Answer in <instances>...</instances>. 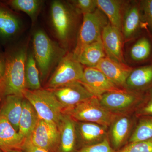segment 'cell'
Instances as JSON below:
<instances>
[{"label":"cell","instance_id":"1","mask_svg":"<svg viewBox=\"0 0 152 152\" xmlns=\"http://www.w3.org/2000/svg\"><path fill=\"white\" fill-rule=\"evenodd\" d=\"M27 50L26 46L19 47L7 57L4 74L0 81V92L4 96L23 97Z\"/></svg>","mask_w":152,"mask_h":152},{"label":"cell","instance_id":"2","mask_svg":"<svg viewBox=\"0 0 152 152\" xmlns=\"http://www.w3.org/2000/svg\"><path fill=\"white\" fill-rule=\"evenodd\" d=\"M32 44L33 55L42 77L45 78L66 55L65 51L42 29L34 33Z\"/></svg>","mask_w":152,"mask_h":152},{"label":"cell","instance_id":"3","mask_svg":"<svg viewBox=\"0 0 152 152\" xmlns=\"http://www.w3.org/2000/svg\"><path fill=\"white\" fill-rule=\"evenodd\" d=\"M63 113L74 121L95 123L107 127L111 125L117 116L102 105L98 98L95 96L64 110Z\"/></svg>","mask_w":152,"mask_h":152},{"label":"cell","instance_id":"4","mask_svg":"<svg viewBox=\"0 0 152 152\" xmlns=\"http://www.w3.org/2000/svg\"><path fill=\"white\" fill-rule=\"evenodd\" d=\"M23 95L35 109L39 118L58 125L64 109L50 90L42 88L35 91L25 89Z\"/></svg>","mask_w":152,"mask_h":152},{"label":"cell","instance_id":"5","mask_svg":"<svg viewBox=\"0 0 152 152\" xmlns=\"http://www.w3.org/2000/svg\"><path fill=\"white\" fill-rule=\"evenodd\" d=\"M109 23L105 15L98 8L92 13L83 15L73 53L76 59L86 47L101 39L103 30Z\"/></svg>","mask_w":152,"mask_h":152},{"label":"cell","instance_id":"6","mask_svg":"<svg viewBox=\"0 0 152 152\" xmlns=\"http://www.w3.org/2000/svg\"><path fill=\"white\" fill-rule=\"evenodd\" d=\"M84 69L73 53L65 55L61 60L54 72L49 80L47 87L53 89L75 82L83 79Z\"/></svg>","mask_w":152,"mask_h":152},{"label":"cell","instance_id":"7","mask_svg":"<svg viewBox=\"0 0 152 152\" xmlns=\"http://www.w3.org/2000/svg\"><path fill=\"white\" fill-rule=\"evenodd\" d=\"M35 146L48 152H56L60 145L58 125L39 118L28 139Z\"/></svg>","mask_w":152,"mask_h":152},{"label":"cell","instance_id":"8","mask_svg":"<svg viewBox=\"0 0 152 152\" xmlns=\"http://www.w3.org/2000/svg\"><path fill=\"white\" fill-rule=\"evenodd\" d=\"M50 18L57 38L61 42L66 43L73 28V16L70 9L64 2L53 1L51 4Z\"/></svg>","mask_w":152,"mask_h":152},{"label":"cell","instance_id":"9","mask_svg":"<svg viewBox=\"0 0 152 152\" xmlns=\"http://www.w3.org/2000/svg\"><path fill=\"white\" fill-rule=\"evenodd\" d=\"M98 99L102 105L116 114L129 110L138 104L142 97L138 93L121 89L106 93Z\"/></svg>","mask_w":152,"mask_h":152},{"label":"cell","instance_id":"10","mask_svg":"<svg viewBox=\"0 0 152 152\" xmlns=\"http://www.w3.org/2000/svg\"><path fill=\"white\" fill-rule=\"evenodd\" d=\"M49 90L54 94L62 106L64 110L94 96L80 82Z\"/></svg>","mask_w":152,"mask_h":152},{"label":"cell","instance_id":"11","mask_svg":"<svg viewBox=\"0 0 152 152\" xmlns=\"http://www.w3.org/2000/svg\"><path fill=\"white\" fill-rule=\"evenodd\" d=\"M80 83L94 96L98 98L106 93L122 89L95 68H85Z\"/></svg>","mask_w":152,"mask_h":152},{"label":"cell","instance_id":"12","mask_svg":"<svg viewBox=\"0 0 152 152\" xmlns=\"http://www.w3.org/2000/svg\"><path fill=\"white\" fill-rule=\"evenodd\" d=\"M123 37L121 31L109 22L103 30L101 39L106 56L115 61L125 64Z\"/></svg>","mask_w":152,"mask_h":152},{"label":"cell","instance_id":"13","mask_svg":"<svg viewBox=\"0 0 152 152\" xmlns=\"http://www.w3.org/2000/svg\"><path fill=\"white\" fill-rule=\"evenodd\" d=\"M95 68L119 88L126 86L127 79L133 70L126 64L115 61L107 56L102 59Z\"/></svg>","mask_w":152,"mask_h":152},{"label":"cell","instance_id":"14","mask_svg":"<svg viewBox=\"0 0 152 152\" xmlns=\"http://www.w3.org/2000/svg\"><path fill=\"white\" fill-rule=\"evenodd\" d=\"M25 140L5 118L0 116V150L4 152L22 150Z\"/></svg>","mask_w":152,"mask_h":152},{"label":"cell","instance_id":"15","mask_svg":"<svg viewBox=\"0 0 152 152\" xmlns=\"http://www.w3.org/2000/svg\"><path fill=\"white\" fill-rule=\"evenodd\" d=\"M59 132L60 152H72L75 146L76 126L75 121L63 113L58 124Z\"/></svg>","mask_w":152,"mask_h":152},{"label":"cell","instance_id":"16","mask_svg":"<svg viewBox=\"0 0 152 152\" xmlns=\"http://www.w3.org/2000/svg\"><path fill=\"white\" fill-rule=\"evenodd\" d=\"M24 98L16 95L6 96L0 108V116L5 118L18 132Z\"/></svg>","mask_w":152,"mask_h":152},{"label":"cell","instance_id":"17","mask_svg":"<svg viewBox=\"0 0 152 152\" xmlns=\"http://www.w3.org/2000/svg\"><path fill=\"white\" fill-rule=\"evenodd\" d=\"M39 119L35 109L28 101L24 98L18 131L19 134L22 138L25 140L29 138Z\"/></svg>","mask_w":152,"mask_h":152},{"label":"cell","instance_id":"18","mask_svg":"<svg viewBox=\"0 0 152 152\" xmlns=\"http://www.w3.org/2000/svg\"><path fill=\"white\" fill-rule=\"evenodd\" d=\"M132 121L126 115L117 116L111 124V140L115 148H119L126 140L130 132Z\"/></svg>","mask_w":152,"mask_h":152},{"label":"cell","instance_id":"19","mask_svg":"<svg viewBox=\"0 0 152 152\" xmlns=\"http://www.w3.org/2000/svg\"><path fill=\"white\" fill-rule=\"evenodd\" d=\"M141 9L140 6L134 5L127 10L123 19L122 32L125 39L129 40L137 34L140 26Z\"/></svg>","mask_w":152,"mask_h":152},{"label":"cell","instance_id":"20","mask_svg":"<svg viewBox=\"0 0 152 152\" xmlns=\"http://www.w3.org/2000/svg\"><path fill=\"white\" fill-rule=\"evenodd\" d=\"M102 39L86 47L77 60L82 65L95 68L102 59L106 57Z\"/></svg>","mask_w":152,"mask_h":152},{"label":"cell","instance_id":"21","mask_svg":"<svg viewBox=\"0 0 152 152\" xmlns=\"http://www.w3.org/2000/svg\"><path fill=\"white\" fill-rule=\"evenodd\" d=\"M78 124L79 134L87 145L97 143L106 138L107 127L93 123L81 122Z\"/></svg>","mask_w":152,"mask_h":152},{"label":"cell","instance_id":"22","mask_svg":"<svg viewBox=\"0 0 152 152\" xmlns=\"http://www.w3.org/2000/svg\"><path fill=\"white\" fill-rule=\"evenodd\" d=\"M152 85V66L133 70L128 77L126 86L131 89L143 90Z\"/></svg>","mask_w":152,"mask_h":152},{"label":"cell","instance_id":"23","mask_svg":"<svg viewBox=\"0 0 152 152\" xmlns=\"http://www.w3.org/2000/svg\"><path fill=\"white\" fill-rule=\"evenodd\" d=\"M98 8L105 15L110 23L122 31V2L117 0H97Z\"/></svg>","mask_w":152,"mask_h":152},{"label":"cell","instance_id":"24","mask_svg":"<svg viewBox=\"0 0 152 152\" xmlns=\"http://www.w3.org/2000/svg\"><path fill=\"white\" fill-rule=\"evenodd\" d=\"M21 28L20 20L5 9L0 7V36L10 38L17 34Z\"/></svg>","mask_w":152,"mask_h":152},{"label":"cell","instance_id":"25","mask_svg":"<svg viewBox=\"0 0 152 152\" xmlns=\"http://www.w3.org/2000/svg\"><path fill=\"white\" fill-rule=\"evenodd\" d=\"M25 82L26 89L35 91L41 88L39 71L32 53H29L27 57L25 69Z\"/></svg>","mask_w":152,"mask_h":152},{"label":"cell","instance_id":"26","mask_svg":"<svg viewBox=\"0 0 152 152\" xmlns=\"http://www.w3.org/2000/svg\"><path fill=\"white\" fill-rule=\"evenodd\" d=\"M42 1L39 0H12L10 1L14 9L24 12L28 15L34 23L40 11Z\"/></svg>","mask_w":152,"mask_h":152},{"label":"cell","instance_id":"27","mask_svg":"<svg viewBox=\"0 0 152 152\" xmlns=\"http://www.w3.org/2000/svg\"><path fill=\"white\" fill-rule=\"evenodd\" d=\"M142 117L131 135L129 143L143 141L152 138V116Z\"/></svg>","mask_w":152,"mask_h":152},{"label":"cell","instance_id":"28","mask_svg":"<svg viewBox=\"0 0 152 152\" xmlns=\"http://www.w3.org/2000/svg\"><path fill=\"white\" fill-rule=\"evenodd\" d=\"M151 52V45L149 41L145 37L137 41L131 50V58L137 61L146 59Z\"/></svg>","mask_w":152,"mask_h":152},{"label":"cell","instance_id":"29","mask_svg":"<svg viewBox=\"0 0 152 152\" xmlns=\"http://www.w3.org/2000/svg\"><path fill=\"white\" fill-rule=\"evenodd\" d=\"M72 3L77 14L91 13L98 8L97 0H76L72 1Z\"/></svg>","mask_w":152,"mask_h":152},{"label":"cell","instance_id":"30","mask_svg":"<svg viewBox=\"0 0 152 152\" xmlns=\"http://www.w3.org/2000/svg\"><path fill=\"white\" fill-rule=\"evenodd\" d=\"M118 152H152V138L143 141L130 143Z\"/></svg>","mask_w":152,"mask_h":152},{"label":"cell","instance_id":"31","mask_svg":"<svg viewBox=\"0 0 152 152\" xmlns=\"http://www.w3.org/2000/svg\"><path fill=\"white\" fill-rule=\"evenodd\" d=\"M77 152H115L107 138L102 141L92 145H87Z\"/></svg>","mask_w":152,"mask_h":152},{"label":"cell","instance_id":"32","mask_svg":"<svg viewBox=\"0 0 152 152\" xmlns=\"http://www.w3.org/2000/svg\"><path fill=\"white\" fill-rule=\"evenodd\" d=\"M140 7L143 12L145 20L152 30V0L142 1Z\"/></svg>","mask_w":152,"mask_h":152},{"label":"cell","instance_id":"33","mask_svg":"<svg viewBox=\"0 0 152 152\" xmlns=\"http://www.w3.org/2000/svg\"><path fill=\"white\" fill-rule=\"evenodd\" d=\"M137 113L139 116H152V91L147 100L139 108Z\"/></svg>","mask_w":152,"mask_h":152},{"label":"cell","instance_id":"34","mask_svg":"<svg viewBox=\"0 0 152 152\" xmlns=\"http://www.w3.org/2000/svg\"><path fill=\"white\" fill-rule=\"evenodd\" d=\"M22 150L26 152H48L34 145L28 139L25 140Z\"/></svg>","mask_w":152,"mask_h":152},{"label":"cell","instance_id":"35","mask_svg":"<svg viewBox=\"0 0 152 152\" xmlns=\"http://www.w3.org/2000/svg\"><path fill=\"white\" fill-rule=\"evenodd\" d=\"M6 61L0 56V81L1 80L5 71Z\"/></svg>","mask_w":152,"mask_h":152},{"label":"cell","instance_id":"36","mask_svg":"<svg viewBox=\"0 0 152 152\" xmlns=\"http://www.w3.org/2000/svg\"><path fill=\"white\" fill-rule=\"evenodd\" d=\"M8 152H26L22 150H13Z\"/></svg>","mask_w":152,"mask_h":152},{"label":"cell","instance_id":"37","mask_svg":"<svg viewBox=\"0 0 152 152\" xmlns=\"http://www.w3.org/2000/svg\"><path fill=\"white\" fill-rule=\"evenodd\" d=\"M0 152H4L3 151H2L1 150H0Z\"/></svg>","mask_w":152,"mask_h":152}]
</instances>
